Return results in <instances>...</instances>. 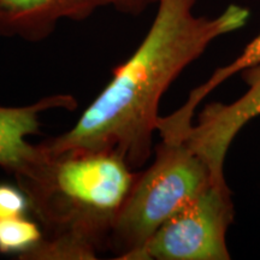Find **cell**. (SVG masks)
Wrapping results in <instances>:
<instances>
[{"instance_id": "6da1fadb", "label": "cell", "mask_w": 260, "mask_h": 260, "mask_svg": "<svg viewBox=\"0 0 260 260\" xmlns=\"http://www.w3.org/2000/svg\"><path fill=\"white\" fill-rule=\"evenodd\" d=\"M198 0H159L144 40L70 130L39 144L47 155L110 151L134 170L147 162L161 96L211 42L239 30L249 10L232 4L216 17L194 15Z\"/></svg>"}, {"instance_id": "52a82bcc", "label": "cell", "mask_w": 260, "mask_h": 260, "mask_svg": "<svg viewBox=\"0 0 260 260\" xmlns=\"http://www.w3.org/2000/svg\"><path fill=\"white\" fill-rule=\"evenodd\" d=\"M76 107L77 100L70 94L45 96L27 106L0 105V168L14 176L27 170L41 155L39 145H31L27 138L39 133L42 113Z\"/></svg>"}, {"instance_id": "9c48e42d", "label": "cell", "mask_w": 260, "mask_h": 260, "mask_svg": "<svg viewBox=\"0 0 260 260\" xmlns=\"http://www.w3.org/2000/svg\"><path fill=\"white\" fill-rule=\"evenodd\" d=\"M44 240V232L37 220L21 216L0 220V253L22 259Z\"/></svg>"}, {"instance_id": "277c9868", "label": "cell", "mask_w": 260, "mask_h": 260, "mask_svg": "<svg viewBox=\"0 0 260 260\" xmlns=\"http://www.w3.org/2000/svg\"><path fill=\"white\" fill-rule=\"evenodd\" d=\"M233 194L226 181L210 184L165 220L133 260H229L226 233L233 224Z\"/></svg>"}, {"instance_id": "3957f363", "label": "cell", "mask_w": 260, "mask_h": 260, "mask_svg": "<svg viewBox=\"0 0 260 260\" xmlns=\"http://www.w3.org/2000/svg\"><path fill=\"white\" fill-rule=\"evenodd\" d=\"M149 168L139 171L122 205L109 249L116 259L133 260L158 228L210 184L225 181L183 138H161Z\"/></svg>"}, {"instance_id": "ba28073f", "label": "cell", "mask_w": 260, "mask_h": 260, "mask_svg": "<svg viewBox=\"0 0 260 260\" xmlns=\"http://www.w3.org/2000/svg\"><path fill=\"white\" fill-rule=\"evenodd\" d=\"M260 63V32L253 40L249 42L242 51V53L233 60L232 63L224 67L219 68L214 71L212 76L206 81L204 84L191 90L189 98L184 105L181 107V111H183L187 115H194V111L199 104L206 98L209 94L212 92L214 88L220 86L223 82H225L228 79L233 77L234 75L240 74L247 68L252 67V65Z\"/></svg>"}, {"instance_id": "8992f818", "label": "cell", "mask_w": 260, "mask_h": 260, "mask_svg": "<svg viewBox=\"0 0 260 260\" xmlns=\"http://www.w3.org/2000/svg\"><path fill=\"white\" fill-rule=\"evenodd\" d=\"M112 0H0V37L47 39L63 19L83 21Z\"/></svg>"}, {"instance_id": "5b68a950", "label": "cell", "mask_w": 260, "mask_h": 260, "mask_svg": "<svg viewBox=\"0 0 260 260\" xmlns=\"http://www.w3.org/2000/svg\"><path fill=\"white\" fill-rule=\"evenodd\" d=\"M248 89L232 104L212 103L204 107L199 122L181 138L209 164L216 177H224V160L240 130L260 116V63L241 71Z\"/></svg>"}, {"instance_id": "7a4b0ae2", "label": "cell", "mask_w": 260, "mask_h": 260, "mask_svg": "<svg viewBox=\"0 0 260 260\" xmlns=\"http://www.w3.org/2000/svg\"><path fill=\"white\" fill-rule=\"evenodd\" d=\"M41 149V148H40ZM138 170L115 152L41 155L17 175L44 240L21 260H92L110 236Z\"/></svg>"}, {"instance_id": "30bf717a", "label": "cell", "mask_w": 260, "mask_h": 260, "mask_svg": "<svg viewBox=\"0 0 260 260\" xmlns=\"http://www.w3.org/2000/svg\"><path fill=\"white\" fill-rule=\"evenodd\" d=\"M28 211H30L28 198L21 187L0 184V220L25 216Z\"/></svg>"}, {"instance_id": "8fae6325", "label": "cell", "mask_w": 260, "mask_h": 260, "mask_svg": "<svg viewBox=\"0 0 260 260\" xmlns=\"http://www.w3.org/2000/svg\"><path fill=\"white\" fill-rule=\"evenodd\" d=\"M159 0H112V6L121 14L138 16L145 11L149 5L158 4Z\"/></svg>"}]
</instances>
